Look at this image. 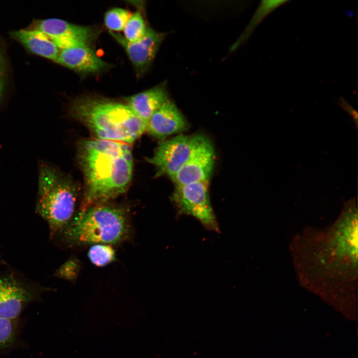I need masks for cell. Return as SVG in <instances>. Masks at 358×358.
<instances>
[{
  "label": "cell",
  "mask_w": 358,
  "mask_h": 358,
  "mask_svg": "<svg viewBox=\"0 0 358 358\" xmlns=\"http://www.w3.org/2000/svg\"><path fill=\"white\" fill-rule=\"evenodd\" d=\"M78 160L86 186L82 210L126 190L133 169L130 144L99 139L84 140L80 144Z\"/></svg>",
  "instance_id": "obj_1"
},
{
  "label": "cell",
  "mask_w": 358,
  "mask_h": 358,
  "mask_svg": "<svg viewBox=\"0 0 358 358\" xmlns=\"http://www.w3.org/2000/svg\"><path fill=\"white\" fill-rule=\"evenodd\" d=\"M71 112L99 139L131 144L146 130L147 123L127 104L108 99L81 97L73 102Z\"/></svg>",
  "instance_id": "obj_2"
},
{
  "label": "cell",
  "mask_w": 358,
  "mask_h": 358,
  "mask_svg": "<svg viewBox=\"0 0 358 358\" xmlns=\"http://www.w3.org/2000/svg\"><path fill=\"white\" fill-rule=\"evenodd\" d=\"M130 232L127 209L100 203L81 210L57 235L70 246L111 245L123 242Z\"/></svg>",
  "instance_id": "obj_3"
},
{
  "label": "cell",
  "mask_w": 358,
  "mask_h": 358,
  "mask_svg": "<svg viewBox=\"0 0 358 358\" xmlns=\"http://www.w3.org/2000/svg\"><path fill=\"white\" fill-rule=\"evenodd\" d=\"M77 200L76 188L69 179L48 165H40L36 210L48 223L51 238L74 216Z\"/></svg>",
  "instance_id": "obj_4"
},
{
  "label": "cell",
  "mask_w": 358,
  "mask_h": 358,
  "mask_svg": "<svg viewBox=\"0 0 358 358\" xmlns=\"http://www.w3.org/2000/svg\"><path fill=\"white\" fill-rule=\"evenodd\" d=\"M172 200L179 215L191 216L206 229L220 233L210 200L208 181L176 185Z\"/></svg>",
  "instance_id": "obj_5"
},
{
  "label": "cell",
  "mask_w": 358,
  "mask_h": 358,
  "mask_svg": "<svg viewBox=\"0 0 358 358\" xmlns=\"http://www.w3.org/2000/svg\"><path fill=\"white\" fill-rule=\"evenodd\" d=\"M45 288L12 272L0 274V317L18 319L32 302L39 300Z\"/></svg>",
  "instance_id": "obj_6"
},
{
  "label": "cell",
  "mask_w": 358,
  "mask_h": 358,
  "mask_svg": "<svg viewBox=\"0 0 358 358\" xmlns=\"http://www.w3.org/2000/svg\"><path fill=\"white\" fill-rule=\"evenodd\" d=\"M214 160V150L210 141L204 135L193 136V144L187 161L171 179L176 185L208 181Z\"/></svg>",
  "instance_id": "obj_7"
},
{
  "label": "cell",
  "mask_w": 358,
  "mask_h": 358,
  "mask_svg": "<svg viewBox=\"0 0 358 358\" xmlns=\"http://www.w3.org/2000/svg\"><path fill=\"white\" fill-rule=\"evenodd\" d=\"M49 37L59 50L77 46H88L96 36L91 27L74 24L61 19L39 21L34 28Z\"/></svg>",
  "instance_id": "obj_8"
},
{
  "label": "cell",
  "mask_w": 358,
  "mask_h": 358,
  "mask_svg": "<svg viewBox=\"0 0 358 358\" xmlns=\"http://www.w3.org/2000/svg\"><path fill=\"white\" fill-rule=\"evenodd\" d=\"M193 144V136L182 134L164 141L147 161L157 169L156 175L170 178L179 172L187 161Z\"/></svg>",
  "instance_id": "obj_9"
},
{
  "label": "cell",
  "mask_w": 358,
  "mask_h": 358,
  "mask_svg": "<svg viewBox=\"0 0 358 358\" xmlns=\"http://www.w3.org/2000/svg\"><path fill=\"white\" fill-rule=\"evenodd\" d=\"M109 33L124 48L139 77L150 68L166 36L165 33L148 27L145 34L135 42L128 41L119 33Z\"/></svg>",
  "instance_id": "obj_10"
},
{
  "label": "cell",
  "mask_w": 358,
  "mask_h": 358,
  "mask_svg": "<svg viewBox=\"0 0 358 358\" xmlns=\"http://www.w3.org/2000/svg\"><path fill=\"white\" fill-rule=\"evenodd\" d=\"M55 62L84 75L100 73L110 66L88 46H77L61 50Z\"/></svg>",
  "instance_id": "obj_11"
},
{
  "label": "cell",
  "mask_w": 358,
  "mask_h": 358,
  "mask_svg": "<svg viewBox=\"0 0 358 358\" xmlns=\"http://www.w3.org/2000/svg\"><path fill=\"white\" fill-rule=\"evenodd\" d=\"M187 128L183 115L168 99L149 119L146 131L155 137L164 138L183 131Z\"/></svg>",
  "instance_id": "obj_12"
},
{
  "label": "cell",
  "mask_w": 358,
  "mask_h": 358,
  "mask_svg": "<svg viewBox=\"0 0 358 358\" xmlns=\"http://www.w3.org/2000/svg\"><path fill=\"white\" fill-rule=\"evenodd\" d=\"M168 99L167 89L166 84L163 83L125 97L129 107L147 123Z\"/></svg>",
  "instance_id": "obj_13"
},
{
  "label": "cell",
  "mask_w": 358,
  "mask_h": 358,
  "mask_svg": "<svg viewBox=\"0 0 358 358\" xmlns=\"http://www.w3.org/2000/svg\"><path fill=\"white\" fill-rule=\"evenodd\" d=\"M12 36L33 53L56 61L60 50L44 33L33 28L12 32Z\"/></svg>",
  "instance_id": "obj_14"
},
{
  "label": "cell",
  "mask_w": 358,
  "mask_h": 358,
  "mask_svg": "<svg viewBox=\"0 0 358 358\" xmlns=\"http://www.w3.org/2000/svg\"><path fill=\"white\" fill-rule=\"evenodd\" d=\"M20 332L19 319L0 317V351L8 350L17 346Z\"/></svg>",
  "instance_id": "obj_15"
},
{
  "label": "cell",
  "mask_w": 358,
  "mask_h": 358,
  "mask_svg": "<svg viewBox=\"0 0 358 358\" xmlns=\"http://www.w3.org/2000/svg\"><path fill=\"white\" fill-rule=\"evenodd\" d=\"M287 0H263L262 1L258 8L256 11L252 20L249 24L244 32L240 38L233 45L232 48L236 49L244 41L255 27L272 11L283 4L287 2Z\"/></svg>",
  "instance_id": "obj_16"
},
{
  "label": "cell",
  "mask_w": 358,
  "mask_h": 358,
  "mask_svg": "<svg viewBox=\"0 0 358 358\" xmlns=\"http://www.w3.org/2000/svg\"><path fill=\"white\" fill-rule=\"evenodd\" d=\"M148 27L141 12L139 10L131 14L123 29V37L128 41L135 42L146 33Z\"/></svg>",
  "instance_id": "obj_17"
},
{
  "label": "cell",
  "mask_w": 358,
  "mask_h": 358,
  "mask_svg": "<svg viewBox=\"0 0 358 358\" xmlns=\"http://www.w3.org/2000/svg\"><path fill=\"white\" fill-rule=\"evenodd\" d=\"M88 256L90 262L96 267H104L116 259L114 249L110 245L104 244L92 245Z\"/></svg>",
  "instance_id": "obj_18"
},
{
  "label": "cell",
  "mask_w": 358,
  "mask_h": 358,
  "mask_svg": "<svg viewBox=\"0 0 358 358\" xmlns=\"http://www.w3.org/2000/svg\"><path fill=\"white\" fill-rule=\"evenodd\" d=\"M131 14L127 9L114 7L108 10L104 15V22L109 31L115 32L123 30Z\"/></svg>",
  "instance_id": "obj_19"
},
{
  "label": "cell",
  "mask_w": 358,
  "mask_h": 358,
  "mask_svg": "<svg viewBox=\"0 0 358 358\" xmlns=\"http://www.w3.org/2000/svg\"><path fill=\"white\" fill-rule=\"evenodd\" d=\"M80 268V261L76 258H72L59 267L55 271L54 275L61 278L73 281L79 274Z\"/></svg>",
  "instance_id": "obj_20"
},
{
  "label": "cell",
  "mask_w": 358,
  "mask_h": 358,
  "mask_svg": "<svg viewBox=\"0 0 358 358\" xmlns=\"http://www.w3.org/2000/svg\"><path fill=\"white\" fill-rule=\"evenodd\" d=\"M339 103L340 105L353 117L355 123L357 124L358 112L357 111L343 98L340 99Z\"/></svg>",
  "instance_id": "obj_21"
},
{
  "label": "cell",
  "mask_w": 358,
  "mask_h": 358,
  "mask_svg": "<svg viewBox=\"0 0 358 358\" xmlns=\"http://www.w3.org/2000/svg\"><path fill=\"white\" fill-rule=\"evenodd\" d=\"M4 63L3 56L0 49V98L4 88Z\"/></svg>",
  "instance_id": "obj_22"
}]
</instances>
